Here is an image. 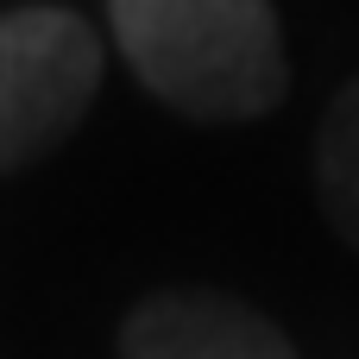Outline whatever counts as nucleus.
<instances>
[{
  "instance_id": "nucleus-1",
  "label": "nucleus",
  "mask_w": 359,
  "mask_h": 359,
  "mask_svg": "<svg viewBox=\"0 0 359 359\" xmlns=\"http://www.w3.org/2000/svg\"><path fill=\"white\" fill-rule=\"evenodd\" d=\"M107 25L133 76L183 120L246 126L290 88L271 0H107Z\"/></svg>"
},
{
  "instance_id": "nucleus-2",
  "label": "nucleus",
  "mask_w": 359,
  "mask_h": 359,
  "mask_svg": "<svg viewBox=\"0 0 359 359\" xmlns=\"http://www.w3.org/2000/svg\"><path fill=\"white\" fill-rule=\"evenodd\" d=\"M101 95V38L76 6L0 13V177L57 151Z\"/></svg>"
},
{
  "instance_id": "nucleus-3",
  "label": "nucleus",
  "mask_w": 359,
  "mask_h": 359,
  "mask_svg": "<svg viewBox=\"0 0 359 359\" xmlns=\"http://www.w3.org/2000/svg\"><path fill=\"white\" fill-rule=\"evenodd\" d=\"M120 359H297V347L227 290H158L120 322Z\"/></svg>"
},
{
  "instance_id": "nucleus-4",
  "label": "nucleus",
  "mask_w": 359,
  "mask_h": 359,
  "mask_svg": "<svg viewBox=\"0 0 359 359\" xmlns=\"http://www.w3.org/2000/svg\"><path fill=\"white\" fill-rule=\"evenodd\" d=\"M316 189L328 208V227L359 252V76L341 82V95L322 114L316 139Z\"/></svg>"
}]
</instances>
